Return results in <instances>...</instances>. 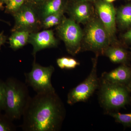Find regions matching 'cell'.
Here are the masks:
<instances>
[{
    "mask_svg": "<svg viewBox=\"0 0 131 131\" xmlns=\"http://www.w3.org/2000/svg\"><path fill=\"white\" fill-rule=\"evenodd\" d=\"M65 116L63 103L56 91L30 97L22 115L24 131H57Z\"/></svg>",
    "mask_w": 131,
    "mask_h": 131,
    "instance_id": "cell-1",
    "label": "cell"
},
{
    "mask_svg": "<svg viewBox=\"0 0 131 131\" xmlns=\"http://www.w3.org/2000/svg\"><path fill=\"white\" fill-rule=\"evenodd\" d=\"M5 83V114L13 121L19 119L30 97L28 87L25 83L14 77L8 78Z\"/></svg>",
    "mask_w": 131,
    "mask_h": 131,
    "instance_id": "cell-2",
    "label": "cell"
},
{
    "mask_svg": "<svg viewBox=\"0 0 131 131\" xmlns=\"http://www.w3.org/2000/svg\"><path fill=\"white\" fill-rule=\"evenodd\" d=\"M55 69L52 66L44 67L34 60L30 72L25 73L26 83L32 88L37 94L56 91L51 82Z\"/></svg>",
    "mask_w": 131,
    "mask_h": 131,
    "instance_id": "cell-3",
    "label": "cell"
},
{
    "mask_svg": "<svg viewBox=\"0 0 131 131\" xmlns=\"http://www.w3.org/2000/svg\"><path fill=\"white\" fill-rule=\"evenodd\" d=\"M57 31L59 37L64 42L68 52L72 55L77 54L80 50L83 33L76 21L64 17L57 26Z\"/></svg>",
    "mask_w": 131,
    "mask_h": 131,
    "instance_id": "cell-4",
    "label": "cell"
},
{
    "mask_svg": "<svg viewBox=\"0 0 131 131\" xmlns=\"http://www.w3.org/2000/svg\"><path fill=\"white\" fill-rule=\"evenodd\" d=\"M101 102L107 110L123 107L128 101V91L122 84L102 82L100 91Z\"/></svg>",
    "mask_w": 131,
    "mask_h": 131,
    "instance_id": "cell-5",
    "label": "cell"
},
{
    "mask_svg": "<svg viewBox=\"0 0 131 131\" xmlns=\"http://www.w3.org/2000/svg\"><path fill=\"white\" fill-rule=\"evenodd\" d=\"M13 15L15 25L12 32L22 30L31 33L38 31L42 28L37 8L32 6L25 3Z\"/></svg>",
    "mask_w": 131,
    "mask_h": 131,
    "instance_id": "cell-6",
    "label": "cell"
},
{
    "mask_svg": "<svg viewBox=\"0 0 131 131\" xmlns=\"http://www.w3.org/2000/svg\"><path fill=\"white\" fill-rule=\"evenodd\" d=\"M96 61L94 62L91 73L86 79L71 90L68 95L67 102L70 105L86 101L99 86Z\"/></svg>",
    "mask_w": 131,
    "mask_h": 131,
    "instance_id": "cell-7",
    "label": "cell"
},
{
    "mask_svg": "<svg viewBox=\"0 0 131 131\" xmlns=\"http://www.w3.org/2000/svg\"><path fill=\"white\" fill-rule=\"evenodd\" d=\"M109 38L101 21L95 20L89 24L85 32V39L90 49L100 50L105 49L108 44Z\"/></svg>",
    "mask_w": 131,
    "mask_h": 131,
    "instance_id": "cell-8",
    "label": "cell"
},
{
    "mask_svg": "<svg viewBox=\"0 0 131 131\" xmlns=\"http://www.w3.org/2000/svg\"><path fill=\"white\" fill-rule=\"evenodd\" d=\"M58 42L53 31L46 29L30 34L28 43L32 46V55L35 58L38 52L43 49L57 47Z\"/></svg>",
    "mask_w": 131,
    "mask_h": 131,
    "instance_id": "cell-9",
    "label": "cell"
},
{
    "mask_svg": "<svg viewBox=\"0 0 131 131\" xmlns=\"http://www.w3.org/2000/svg\"><path fill=\"white\" fill-rule=\"evenodd\" d=\"M96 10L110 38L113 37L116 31V12L113 6L105 1L98 2Z\"/></svg>",
    "mask_w": 131,
    "mask_h": 131,
    "instance_id": "cell-10",
    "label": "cell"
},
{
    "mask_svg": "<svg viewBox=\"0 0 131 131\" xmlns=\"http://www.w3.org/2000/svg\"><path fill=\"white\" fill-rule=\"evenodd\" d=\"M67 7L66 0H45L36 8L41 20L50 15L65 11Z\"/></svg>",
    "mask_w": 131,
    "mask_h": 131,
    "instance_id": "cell-11",
    "label": "cell"
},
{
    "mask_svg": "<svg viewBox=\"0 0 131 131\" xmlns=\"http://www.w3.org/2000/svg\"><path fill=\"white\" fill-rule=\"evenodd\" d=\"M131 77V70L125 66H119L102 75V82L122 84L129 81Z\"/></svg>",
    "mask_w": 131,
    "mask_h": 131,
    "instance_id": "cell-12",
    "label": "cell"
},
{
    "mask_svg": "<svg viewBox=\"0 0 131 131\" xmlns=\"http://www.w3.org/2000/svg\"><path fill=\"white\" fill-rule=\"evenodd\" d=\"M80 2L75 3L69 8V13L71 19L75 21L78 23H85L91 17V8L88 3Z\"/></svg>",
    "mask_w": 131,
    "mask_h": 131,
    "instance_id": "cell-13",
    "label": "cell"
},
{
    "mask_svg": "<svg viewBox=\"0 0 131 131\" xmlns=\"http://www.w3.org/2000/svg\"><path fill=\"white\" fill-rule=\"evenodd\" d=\"M31 33L26 30H16L12 31L9 38V46L13 50L21 49L28 43Z\"/></svg>",
    "mask_w": 131,
    "mask_h": 131,
    "instance_id": "cell-14",
    "label": "cell"
},
{
    "mask_svg": "<svg viewBox=\"0 0 131 131\" xmlns=\"http://www.w3.org/2000/svg\"><path fill=\"white\" fill-rule=\"evenodd\" d=\"M65 11H61L46 16L41 20V27L44 30L57 26L61 24L64 18V13Z\"/></svg>",
    "mask_w": 131,
    "mask_h": 131,
    "instance_id": "cell-15",
    "label": "cell"
},
{
    "mask_svg": "<svg viewBox=\"0 0 131 131\" xmlns=\"http://www.w3.org/2000/svg\"><path fill=\"white\" fill-rule=\"evenodd\" d=\"M118 22L122 27L131 26V5H127L121 8L117 13Z\"/></svg>",
    "mask_w": 131,
    "mask_h": 131,
    "instance_id": "cell-16",
    "label": "cell"
},
{
    "mask_svg": "<svg viewBox=\"0 0 131 131\" xmlns=\"http://www.w3.org/2000/svg\"><path fill=\"white\" fill-rule=\"evenodd\" d=\"M105 54L110 61L114 63H120L126 61L127 54L121 48L110 47L106 50Z\"/></svg>",
    "mask_w": 131,
    "mask_h": 131,
    "instance_id": "cell-17",
    "label": "cell"
},
{
    "mask_svg": "<svg viewBox=\"0 0 131 131\" xmlns=\"http://www.w3.org/2000/svg\"><path fill=\"white\" fill-rule=\"evenodd\" d=\"M25 0H6L5 13L13 15L25 4Z\"/></svg>",
    "mask_w": 131,
    "mask_h": 131,
    "instance_id": "cell-18",
    "label": "cell"
},
{
    "mask_svg": "<svg viewBox=\"0 0 131 131\" xmlns=\"http://www.w3.org/2000/svg\"><path fill=\"white\" fill-rule=\"evenodd\" d=\"M16 127L13 123V121L5 114L0 112V131H14Z\"/></svg>",
    "mask_w": 131,
    "mask_h": 131,
    "instance_id": "cell-19",
    "label": "cell"
},
{
    "mask_svg": "<svg viewBox=\"0 0 131 131\" xmlns=\"http://www.w3.org/2000/svg\"><path fill=\"white\" fill-rule=\"evenodd\" d=\"M110 115L118 123L126 126H131V113L121 114L120 113H111Z\"/></svg>",
    "mask_w": 131,
    "mask_h": 131,
    "instance_id": "cell-20",
    "label": "cell"
},
{
    "mask_svg": "<svg viewBox=\"0 0 131 131\" xmlns=\"http://www.w3.org/2000/svg\"><path fill=\"white\" fill-rule=\"evenodd\" d=\"M6 96V85L5 82L0 79V112L5 108Z\"/></svg>",
    "mask_w": 131,
    "mask_h": 131,
    "instance_id": "cell-21",
    "label": "cell"
},
{
    "mask_svg": "<svg viewBox=\"0 0 131 131\" xmlns=\"http://www.w3.org/2000/svg\"><path fill=\"white\" fill-rule=\"evenodd\" d=\"M69 57H62L57 59V63L59 68L62 69H67V66L69 63Z\"/></svg>",
    "mask_w": 131,
    "mask_h": 131,
    "instance_id": "cell-22",
    "label": "cell"
},
{
    "mask_svg": "<svg viewBox=\"0 0 131 131\" xmlns=\"http://www.w3.org/2000/svg\"><path fill=\"white\" fill-rule=\"evenodd\" d=\"M45 0H25V3L32 6L37 8Z\"/></svg>",
    "mask_w": 131,
    "mask_h": 131,
    "instance_id": "cell-23",
    "label": "cell"
},
{
    "mask_svg": "<svg viewBox=\"0 0 131 131\" xmlns=\"http://www.w3.org/2000/svg\"><path fill=\"white\" fill-rule=\"evenodd\" d=\"M6 39V37L4 35L3 32L0 33V49L3 45L5 43Z\"/></svg>",
    "mask_w": 131,
    "mask_h": 131,
    "instance_id": "cell-24",
    "label": "cell"
},
{
    "mask_svg": "<svg viewBox=\"0 0 131 131\" xmlns=\"http://www.w3.org/2000/svg\"><path fill=\"white\" fill-rule=\"evenodd\" d=\"M124 38L131 42V29L126 32L123 35Z\"/></svg>",
    "mask_w": 131,
    "mask_h": 131,
    "instance_id": "cell-25",
    "label": "cell"
},
{
    "mask_svg": "<svg viewBox=\"0 0 131 131\" xmlns=\"http://www.w3.org/2000/svg\"><path fill=\"white\" fill-rule=\"evenodd\" d=\"M4 3H3V2L2 1V0H0V9H3V5Z\"/></svg>",
    "mask_w": 131,
    "mask_h": 131,
    "instance_id": "cell-26",
    "label": "cell"
},
{
    "mask_svg": "<svg viewBox=\"0 0 131 131\" xmlns=\"http://www.w3.org/2000/svg\"><path fill=\"white\" fill-rule=\"evenodd\" d=\"M71 1H78V2H81V1H93V0H71Z\"/></svg>",
    "mask_w": 131,
    "mask_h": 131,
    "instance_id": "cell-27",
    "label": "cell"
},
{
    "mask_svg": "<svg viewBox=\"0 0 131 131\" xmlns=\"http://www.w3.org/2000/svg\"><path fill=\"white\" fill-rule=\"evenodd\" d=\"M106 2L110 3H111L113 2L115 0H105Z\"/></svg>",
    "mask_w": 131,
    "mask_h": 131,
    "instance_id": "cell-28",
    "label": "cell"
},
{
    "mask_svg": "<svg viewBox=\"0 0 131 131\" xmlns=\"http://www.w3.org/2000/svg\"><path fill=\"white\" fill-rule=\"evenodd\" d=\"M2 1L3 2V3H4V4H5V3L6 2V0H2Z\"/></svg>",
    "mask_w": 131,
    "mask_h": 131,
    "instance_id": "cell-29",
    "label": "cell"
},
{
    "mask_svg": "<svg viewBox=\"0 0 131 131\" xmlns=\"http://www.w3.org/2000/svg\"><path fill=\"white\" fill-rule=\"evenodd\" d=\"M130 87H131V84H130Z\"/></svg>",
    "mask_w": 131,
    "mask_h": 131,
    "instance_id": "cell-30",
    "label": "cell"
},
{
    "mask_svg": "<svg viewBox=\"0 0 131 131\" xmlns=\"http://www.w3.org/2000/svg\"><path fill=\"white\" fill-rule=\"evenodd\" d=\"M1 20V19H0V20Z\"/></svg>",
    "mask_w": 131,
    "mask_h": 131,
    "instance_id": "cell-31",
    "label": "cell"
}]
</instances>
